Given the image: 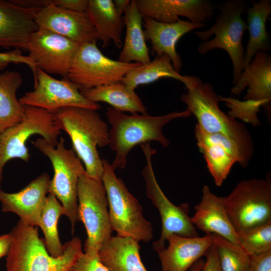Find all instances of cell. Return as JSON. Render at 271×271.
Segmentation results:
<instances>
[{
    "mask_svg": "<svg viewBox=\"0 0 271 271\" xmlns=\"http://www.w3.org/2000/svg\"><path fill=\"white\" fill-rule=\"evenodd\" d=\"M55 123L69 136L73 150L83 163L86 174L101 181L103 173L102 160L97 147L109 145V128L96 110L67 107L52 112Z\"/></svg>",
    "mask_w": 271,
    "mask_h": 271,
    "instance_id": "obj_1",
    "label": "cell"
},
{
    "mask_svg": "<svg viewBox=\"0 0 271 271\" xmlns=\"http://www.w3.org/2000/svg\"><path fill=\"white\" fill-rule=\"evenodd\" d=\"M12 242L6 255V271H67L83 253L81 241L74 237L64 244L58 257L48 252L37 227L19 220L11 231Z\"/></svg>",
    "mask_w": 271,
    "mask_h": 271,
    "instance_id": "obj_2",
    "label": "cell"
},
{
    "mask_svg": "<svg viewBox=\"0 0 271 271\" xmlns=\"http://www.w3.org/2000/svg\"><path fill=\"white\" fill-rule=\"evenodd\" d=\"M106 115L110 125L109 145L115 153L111 165L115 170L125 167L129 152L137 145L154 141L168 147L170 142L163 133V127L172 120L187 117L191 114L186 109L160 116L148 113L127 115L107 107Z\"/></svg>",
    "mask_w": 271,
    "mask_h": 271,
    "instance_id": "obj_3",
    "label": "cell"
},
{
    "mask_svg": "<svg viewBox=\"0 0 271 271\" xmlns=\"http://www.w3.org/2000/svg\"><path fill=\"white\" fill-rule=\"evenodd\" d=\"M248 8L244 0H227L217 5L216 9L220 13L216 17L214 24L206 31L194 32L203 41L197 48L200 54L204 55L215 49L224 50L228 53L233 66V85L243 70L242 38L247 27L242 15Z\"/></svg>",
    "mask_w": 271,
    "mask_h": 271,
    "instance_id": "obj_4",
    "label": "cell"
},
{
    "mask_svg": "<svg viewBox=\"0 0 271 271\" xmlns=\"http://www.w3.org/2000/svg\"><path fill=\"white\" fill-rule=\"evenodd\" d=\"M186 89V93L181 96L180 100L186 105V110L196 118V124L207 133L227 136L252 156L253 143L249 130L243 123L226 114L219 108V97L213 86L209 82L203 83L201 80Z\"/></svg>",
    "mask_w": 271,
    "mask_h": 271,
    "instance_id": "obj_5",
    "label": "cell"
},
{
    "mask_svg": "<svg viewBox=\"0 0 271 271\" xmlns=\"http://www.w3.org/2000/svg\"><path fill=\"white\" fill-rule=\"evenodd\" d=\"M102 182L108 204L110 223L116 235L132 238L139 242H148L153 238L152 223L143 213V207L118 178L115 170L106 159L102 158Z\"/></svg>",
    "mask_w": 271,
    "mask_h": 271,
    "instance_id": "obj_6",
    "label": "cell"
},
{
    "mask_svg": "<svg viewBox=\"0 0 271 271\" xmlns=\"http://www.w3.org/2000/svg\"><path fill=\"white\" fill-rule=\"evenodd\" d=\"M65 139L61 137L56 147L39 138L32 144L49 159L54 175L50 180L49 194L55 196L60 202L70 222L73 234L79 221L77 186L79 177L85 172L81 161L72 149L65 146Z\"/></svg>",
    "mask_w": 271,
    "mask_h": 271,
    "instance_id": "obj_7",
    "label": "cell"
},
{
    "mask_svg": "<svg viewBox=\"0 0 271 271\" xmlns=\"http://www.w3.org/2000/svg\"><path fill=\"white\" fill-rule=\"evenodd\" d=\"M224 207L237 234L271 222V180L239 182L227 196Z\"/></svg>",
    "mask_w": 271,
    "mask_h": 271,
    "instance_id": "obj_8",
    "label": "cell"
},
{
    "mask_svg": "<svg viewBox=\"0 0 271 271\" xmlns=\"http://www.w3.org/2000/svg\"><path fill=\"white\" fill-rule=\"evenodd\" d=\"M23 106L22 119L0 135V183L4 167L8 161L17 158L28 162L30 155L26 143L32 136L39 134L56 147L61 132L55 123L53 112L34 106Z\"/></svg>",
    "mask_w": 271,
    "mask_h": 271,
    "instance_id": "obj_9",
    "label": "cell"
},
{
    "mask_svg": "<svg viewBox=\"0 0 271 271\" xmlns=\"http://www.w3.org/2000/svg\"><path fill=\"white\" fill-rule=\"evenodd\" d=\"M77 199L79 221L83 223L87 233L84 253L96 256L102 244L112 233L102 181L89 177L85 172L81 174L78 182Z\"/></svg>",
    "mask_w": 271,
    "mask_h": 271,
    "instance_id": "obj_10",
    "label": "cell"
},
{
    "mask_svg": "<svg viewBox=\"0 0 271 271\" xmlns=\"http://www.w3.org/2000/svg\"><path fill=\"white\" fill-rule=\"evenodd\" d=\"M145 155L146 165L142 171L145 181L147 196L157 208L162 220V230L160 238L153 243V248L159 251L166 247L167 238L172 235L183 237H197L196 227L189 216V205L173 204L165 195L160 188L154 172L152 158L156 151L151 148L149 143L141 145Z\"/></svg>",
    "mask_w": 271,
    "mask_h": 271,
    "instance_id": "obj_11",
    "label": "cell"
},
{
    "mask_svg": "<svg viewBox=\"0 0 271 271\" xmlns=\"http://www.w3.org/2000/svg\"><path fill=\"white\" fill-rule=\"evenodd\" d=\"M141 65L112 60L101 52L96 42L88 43L80 46L67 77L80 89H89L121 82L128 72Z\"/></svg>",
    "mask_w": 271,
    "mask_h": 271,
    "instance_id": "obj_12",
    "label": "cell"
},
{
    "mask_svg": "<svg viewBox=\"0 0 271 271\" xmlns=\"http://www.w3.org/2000/svg\"><path fill=\"white\" fill-rule=\"evenodd\" d=\"M23 105L41 108L50 112L67 107H79L97 110L98 103L86 98L78 85L67 77L58 80L37 68L36 82L33 91L19 99Z\"/></svg>",
    "mask_w": 271,
    "mask_h": 271,
    "instance_id": "obj_13",
    "label": "cell"
},
{
    "mask_svg": "<svg viewBox=\"0 0 271 271\" xmlns=\"http://www.w3.org/2000/svg\"><path fill=\"white\" fill-rule=\"evenodd\" d=\"M80 45L61 35L39 29L29 40L28 56L47 74L67 77Z\"/></svg>",
    "mask_w": 271,
    "mask_h": 271,
    "instance_id": "obj_14",
    "label": "cell"
},
{
    "mask_svg": "<svg viewBox=\"0 0 271 271\" xmlns=\"http://www.w3.org/2000/svg\"><path fill=\"white\" fill-rule=\"evenodd\" d=\"M195 136L215 184L221 186L235 163L245 168L252 156L235 141L221 133H209L197 124Z\"/></svg>",
    "mask_w": 271,
    "mask_h": 271,
    "instance_id": "obj_15",
    "label": "cell"
},
{
    "mask_svg": "<svg viewBox=\"0 0 271 271\" xmlns=\"http://www.w3.org/2000/svg\"><path fill=\"white\" fill-rule=\"evenodd\" d=\"M39 29L61 35L81 46L96 42L97 38L87 11L76 12L50 4L39 10L35 16Z\"/></svg>",
    "mask_w": 271,
    "mask_h": 271,
    "instance_id": "obj_16",
    "label": "cell"
},
{
    "mask_svg": "<svg viewBox=\"0 0 271 271\" xmlns=\"http://www.w3.org/2000/svg\"><path fill=\"white\" fill-rule=\"evenodd\" d=\"M50 181L48 174L43 173L18 192L7 193L1 190L2 211L14 213L23 223L39 226Z\"/></svg>",
    "mask_w": 271,
    "mask_h": 271,
    "instance_id": "obj_17",
    "label": "cell"
},
{
    "mask_svg": "<svg viewBox=\"0 0 271 271\" xmlns=\"http://www.w3.org/2000/svg\"><path fill=\"white\" fill-rule=\"evenodd\" d=\"M143 17L163 23L178 21L180 16L195 23H207L216 5L207 0H136Z\"/></svg>",
    "mask_w": 271,
    "mask_h": 271,
    "instance_id": "obj_18",
    "label": "cell"
},
{
    "mask_svg": "<svg viewBox=\"0 0 271 271\" xmlns=\"http://www.w3.org/2000/svg\"><path fill=\"white\" fill-rule=\"evenodd\" d=\"M40 9L0 0V48L27 50L31 35L39 29L35 16Z\"/></svg>",
    "mask_w": 271,
    "mask_h": 271,
    "instance_id": "obj_19",
    "label": "cell"
},
{
    "mask_svg": "<svg viewBox=\"0 0 271 271\" xmlns=\"http://www.w3.org/2000/svg\"><path fill=\"white\" fill-rule=\"evenodd\" d=\"M146 40L150 41L153 51L157 56L168 55L175 70L178 73L182 66V59L176 50L179 40L188 32L206 27L204 23H195L179 19L173 23H163L150 18H143Z\"/></svg>",
    "mask_w": 271,
    "mask_h": 271,
    "instance_id": "obj_20",
    "label": "cell"
},
{
    "mask_svg": "<svg viewBox=\"0 0 271 271\" xmlns=\"http://www.w3.org/2000/svg\"><path fill=\"white\" fill-rule=\"evenodd\" d=\"M194 209L195 213L191 217V220L195 227L206 235L217 234L239 246L238 234L224 207L223 197L216 195L205 185L201 201Z\"/></svg>",
    "mask_w": 271,
    "mask_h": 271,
    "instance_id": "obj_21",
    "label": "cell"
},
{
    "mask_svg": "<svg viewBox=\"0 0 271 271\" xmlns=\"http://www.w3.org/2000/svg\"><path fill=\"white\" fill-rule=\"evenodd\" d=\"M230 92L239 96L245 88L243 99L262 102L268 115L270 114L271 56L267 52L255 54L249 64L243 69Z\"/></svg>",
    "mask_w": 271,
    "mask_h": 271,
    "instance_id": "obj_22",
    "label": "cell"
},
{
    "mask_svg": "<svg viewBox=\"0 0 271 271\" xmlns=\"http://www.w3.org/2000/svg\"><path fill=\"white\" fill-rule=\"evenodd\" d=\"M167 247L158 251L162 271H188L212 245L211 235L200 237L169 236Z\"/></svg>",
    "mask_w": 271,
    "mask_h": 271,
    "instance_id": "obj_23",
    "label": "cell"
},
{
    "mask_svg": "<svg viewBox=\"0 0 271 271\" xmlns=\"http://www.w3.org/2000/svg\"><path fill=\"white\" fill-rule=\"evenodd\" d=\"M140 248L139 242L132 238L111 236L97 255L109 271H148L141 258Z\"/></svg>",
    "mask_w": 271,
    "mask_h": 271,
    "instance_id": "obj_24",
    "label": "cell"
},
{
    "mask_svg": "<svg viewBox=\"0 0 271 271\" xmlns=\"http://www.w3.org/2000/svg\"><path fill=\"white\" fill-rule=\"evenodd\" d=\"M125 37L118 61L138 63L142 65L151 60L142 28L143 17L139 12L136 0H132L124 13Z\"/></svg>",
    "mask_w": 271,
    "mask_h": 271,
    "instance_id": "obj_25",
    "label": "cell"
},
{
    "mask_svg": "<svg viewBox=\"0 0 271 271\" xmlns=\"http://www.w3.org/2000/svg\"><path fill=\"white\" fill-rule=\"evenodd\" d=\"M251 7L247 9V29L248 41L244 50L243 68L249 64L255 54L259 52H267L271 44L266 30V23L271 14L270 0L251 1Z\"/></svg>",
    "mask_w": 271,
    "mask_h": 271,
    "instance_id": "obj_26",
    "label": "cell"
},
{
    "mask_svg": "<svg viewBox=\"0 0 271 271\" xmlns=\"http://www.w3.org/2000/svg\"><path fill=\"white\" fill-rule=\"evenodd\" d=\"M80 91L89 100L95 103H107L116 110L131 114L147 113V107L135 91L122 82L80 89Z\"/></svg>",
    "mask_w": 271,
    "mask_h": 271,
    "instance_id": "obj_27",
    "label": "cell"
},
{
    "mask_svg": "<svg viewBox=\"0 0 271 271\" xmlns=\"http://www.w3.org/2000/svg\"><path fill=\"white\" fill-rule=\"evenodd\" d=\"M87 12L94 26L97 40L102 47H107L111 41L121 48V34L124 22L117 13L112 0H89Z\"/></svg>",
    "mask_w": 271,
    "mask_h": 271,
    "instance_id": "obj_28",
    "label": "cell"
},
{
    "mask_svg": "<svg viewBox=\"0 0 271 271\" xmlns=\"http://www.w3.org/2000/svg\"><path fill=\"white\" fill-rule=\"evenodd\" d=\"M164 77L179 80L184 83L186 88L193 86L201 80L194 76L181 75L175 70L170 58L163 54L156 56L150 63L142 64L130 71L121 82L134 90L140 85L153 83Z\"/></svg>",
    "mask_w": 271,
    "mask_h": 271,
    "instance_id": "obj_29",
    "label": "cell"
},
{
    "mask_svg": "<svg viewBox=\"0 0 271 271\" xmlns=\"http://www.w3.org/2000/svg\"><path fill=\"white\" fill-rule=\"evenodd\" d=\"M23 82L17 71L7 70L0 74V135L24 116V106L16 96Z\"/></svg>",
    "mask_w": 271,
    "mask_h": 271,
    "instance_id": "obj_30",
    "label": "cell"
},
{
    "mask_svg": "<svg viewBox=\"0 0 271 271\" xmlns=\"http://www.w3.org/2000/svg\"><path fill=\"white\" fill-rule=\"evenodd\" d=\"M62 215H64V210L61 204L55 196L49 194L39 226L44 233V241L48 252L55 257L61 256L64 252V245L61 242L58 231V223Z\"/></svg>",
    "mask_w": 271,
    "mask_h": 271,
    "instance_id": "obj_31",
    "label": "cell"
},
{
    "mask_svg": "<svg viewBox=\"0 0 271 271\" xmlns=\"http://www.w3.org/2000/svg\"><path fill=\"white\" fill-rule=\"evenodd\" d=\"M211 235L222 271H249L250 256L240 246L220 235Z\"/></svg>",
    "mask_w": 271,
    "mask_h": 271,
    "instance_id": "obj_32",
    "label": "cell"
},
{
    "mask_svg": "<svg viewBox=\"0 0 271 271\" xmlns=\"http://www.w3.org/2000/svg\"><path fill=\"white\" fill-rule=\"evenodd\" d=\"M239 246L249 256L271 250V222L238 234Z\"/></svg>",
    "mask_w": 271,
    "mask_h": 271,
    "instance_id": "obj_33",
    "label": "cell"
},
{
    "mask_svg": "<svg viewBox=\"0 0 271 271\" xmlns=\"http://www.w3.org/2000/svg\"><path fill=\"white\" fill-rule=\"evenodd\" d=\"M219 101L225 102L226 105L230 110L228 114L235 119L238 118L243 121L250 123L255 126L260 125L257 113L261 106L263 107L262 102L245 100L240 101L232 97H223L218 95Z\"/></svg>",
    "mask_w": 271,
    "mask_h": 271,
    "instance_id": "obj_34",
    "label": "cell"
},
{
    "mask_svg": "<svg viewBox=\"0 0 271 271\" xmlns=\"http://www.w3.org/2000/svg\"><path fill=\"white\" fill-rule=\"evenodd\" d=\"M67 271H109L100 261L98 255L90 256L84 252Z\"/></svg>",
    "mask_w": 271,
    "mask_h": 271,
    "instance_id": "obj_35",
    "label": "cell"
},
{
    "mask_svg": "<svg viewBox=\"0 0 271 271\" xmlns=\"http://www.w3.org/2000/svg\"><path fill=\"white\" fill-rule=\"evenodd\" d=\"M249 256V271H271V250Z\"/></svg>",
    "mask_w": 271,
    "mask_h": 271,
    "instance_id": "obj_36",
    "label": "cell"
},
{
    "mask_svg": "<svg viewBox=\"0 0 271 271\" xmlns=\"http://www.w3.org/2000/svg\"><path fill=\"white\" fill-rule=\"evenodd\" d=\"M55 6L76 12H86L88 7L89 0H52Z\"/></svg>",
    "mask_w": 271,
    "mask_h": 271,
    "instance_id": "obj_37",
    "label": "cell"
},
{
    "mask_svg": "<svg viewBox=\"0 0 271 271\" xmlns=\"http://www.w3.org/2000/svg\"><path fill=\"white\" fill-rule=\"evenodd\" d=\"M206 260L201 271H222L214 243L205 254Z\"/></svg>",
    "mask_w": 271,
    "mask_h": 271,
    "instance_id": "obj_38",
    "label": "cell"
},
{
    "mask_svg": "<svg viewBox=\"0 0 271 271\" xmlns=\"http://www.w3.org/2000/svg\"><path fill=\"white\" fill-rule=\"evenodd\" d=\"M19 55L16 50L7 52H0V70H3L9 63L17 64Z\"/></svg>",
    "mask_w": 271,
    "mask_h": 271,
    "instance_id": "obj_39",
    "label": "cell"
},
{
    "mask_svg": "<svg viewBox=\"0 0 271 271\" xmlns=\"http://www.w3.org/2000/svg\"><path fill=\"white\" fill-rule=\"evenodd\" d=\"M12 242L11 233L0 235V258L6 256Z\"/></svg>",
    "mask_w": 271,
    "mask_h": 271,
    "instance_id": "obj_40",
    "label": "cell"
},
{
    "mask_svg": "<svg viewBox=\"0 0 271 271\" xmlns=\"http://www.w3.org/2000/svg\"><path fill=\"white\" fill-rule=\"evenodd\" d=\"M131 1L130 0H114L113 4L114 8L119 16L124 13L126 9L129 6Z\"/></svg>",
    "mask_w": 271,
    "mask_h": 271,
    "instance_id": "obj_41",
    "label": "cell"
},
{
    "mask_svg": "<svg viewBox=\"0 0 271 271\" xmlns=\"http://www.w3.org/2000/svg\"><path fill=\"white\" fill-rule=\"evenodd\" d=\"M204 262V261L203 259H199L191 266L188 271H201Z\"/></svg>",
    "mask_w": 271,
    "mask_h": 271,
    "instance_id": "obj_42",
    "label": "cell"
}]
</instances>
